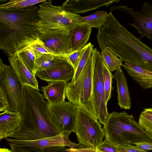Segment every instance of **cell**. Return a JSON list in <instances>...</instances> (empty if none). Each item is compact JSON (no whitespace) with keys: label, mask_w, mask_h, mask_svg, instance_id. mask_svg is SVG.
<instances>
[{"label":"cell","mask_w":152,"mask_h":152,"mask_svg":"<svg viewBox=\"0 0 152 152\" xmlns=\"http://www.w3.org/2000/svg\"><path fill=\"white\" fill-rule=\"evenodd\" d=\"M108 14L103 11H98L91 15L79 18V24H85L91 28L95 27L98 29L106 23Z\"/></svg>","instance_id":"cell-23"},{"label":"cell","mask_w":152,"mask_h":152,"mask_svg":"<svg viewBox=\"0 0 152 152\" xmlns=\"http://www.w3.org/2000/svg\"><path fill=\"white\" fill-rule=\"evenodd\" d=\"M40 0H11L7 3L1 4L0 9H23L33 7L35 5L43 2Z\"/></svg>","instance_id":"cell-26"},{"label":"cell","mask_w":152,"mask_h":152,"mask_svg":"<svg viewBox=\"0 0 152 152\" xmlns=\"http://www.w3.org/2000/svg\"><path fill=\"white\" fill-rule=\"evenodd\" d=\"M96 148L103 152H118L116 145L109 142L105 139Z\"/></svg>","instance_id":"cell-35"},{"label":"cell","mask_w":152,"mask_h":152,"mask_svg":"<svg viewBox=\"0 0 152 152\" xmlns=\"http://www.w3.org/2000/svg\"><path fill=\"white\" fill-rule=\"evenodd\" d=\"M117 84L118 104L122 109L129 110L131 108L130 96L126 78L121 66H118L113 75Z\"/></svg>","instance_id":"cell-19"},{"label":"cell","mask_w":152,"mask_h":152,"mask_svg":"<svg viewBox=\"0 0 152 152\" xmlns=\"http://www.w3.org/2000/svg\"><path fill=\"white\" fill-rule=\"evenodd\" d=\"M119 0H67L61 6L66 10L73 13H86L100 7L109 6Z\"/></svg>","instance_id":"cell-16"},{"label":"cell","mask_w":152,"mask_h":152,"mask_svg":"<svg viewBox=\"0 0 152 152\" xmlns=\"http://www.w3.org/2000/svg\"><path fill=\"white\" fill-rule=\"evenodd\" d=\"M75 69L66 56H58L49 66L38 70L35 75L48 82L63 81L66 83L73 78Z\"/></svg>","instance_id":"cell-14"},{"label":"cell","mask_w":152,"mask_h":152,"mask_svg":"<svg viewBox=\"0 0 152 152\" xmlns=\"http://www.w3.org/2000/svg\"><path fill=\"white\" fill-rule=\"evenodd\" d=\"M9 104L2 91L0 89V111L7 110Z\"/></svg>","instance_id":"cell-36"},{"label":"cell","mask_w":152,"mask_h":152,"mask_svg":"<svg viewBox=\"0 0 152 152\" xmlns=\"http://www.w3.org/2000/svg\"><path fill=\"white\" fill-rule=\"evenodd\" d=\"M17 54L26 67L35 75L38 70L35 65L34 50L26 48Z\"/></svg>","instance_id":"cell-25"},{"label":"cell","mask_w":152,"mask_h":152,"mask_svg":"<svg viewBox=\"0 0 152 152\" xmlns=\"http://www.w3.org/2000/svg\"><path fill=\"white\" fill-rule=\"evenodd\" d=\"M27 48L32 49L34 51L42 53L54 55L49 49L44 45L43 42L39 39L31 44Z\"/></svg>","instance_id":"cell-33"},{"label":"cell","mask_w":152,"mask_h":152,"mask_svg":"<svg viewBox=\"0 0 152 152\" xmlns=\"http://www.w3.org/2000/svg\"><path fill=\"white\" fill-rule=\"evenodd\" d=\"M24 105L20 127L7 137L34 140L58 135L54 129L48 111V102L39 91L24 86Z\"/></svg>","instance_id":"cell-2"},{"label":"cell","mask_w":152,"mask_h":152,"mask_svg":"<svg viewBox=\"0 0 152 152\" xmlns=\"http://www.w3.org/2000/svg\"><path fill=\"white\" fill-rule=\"evenodd\" d=\"M23 122V116L19 112L6 110L0 114V140L17 130Z\"/></svg>","instance_id":"cell-18"},{"label":"cell","mask_w":152,"mask_h":152,"mask_svg":"<svg viewBox=\"0 0 152 152\" xmlns=\"http://www.w3.org/2000/svg\"><path fill=\"white\" fill-rule=\"evenodd\" d=\"M12 152H71L63 146H51L36 151H29L13 145H10Z\"/></svg>","instance_id":"cell-30"},{"label":"cell","mask_w":152,"mask_h":152,"mask_svg":"<svg viewBox=\"0 0 152 152\" xmlns=\"http://www.w3.org/2000/svg\"><path fill=\"white\" fill-rule=\"evenodd\" d=\"M0 152H12V151L8 148H1Z\"/></svg>","instance_id":"cell-40"},{"label":"cell","mask_w":152,"mask_h":152,"mask_svg":"<svg viewBox=\"0 0 152 152\" xmlns=\"http://www.w3.org/2000/svg\"><path fill=\"white\" fill-rule=\"evenodd\" d=\"M24 85L11 66L0 59V89L9 106L7 110L21 113L24 105Z\"/></svg>","instance_id":"cell-7"},{"label":"cell","mask_w":152,"mask_h":152,"mask_svg":"<svg viewBox=\"0 0 152 152\" xmlns=\"http://www.w3.org/2000/svg\"><path fill=\"white\" fill-rule=\"evenodd\" d=\"M70 134H59L34 140H20L9 137H6L5 139L10 145H13L29 151L54 146H63L73 148L84 147L71 141L69 138Z\"/></svg>","instance_id":"cell-10"},{"label":"cell","mask_w":152,"mask_h":152,"mask_svg":"<svg viewBox=\"0 0 152 152\" xmlns=\"http://www.w3.org/2000/svg\"><path fill=\"white\" fill-rule=\"evenodd\" d=\"M142 7L141 10L134 12L132 8L127 6H114L110 8V12L118 10L129 14L133 19V23L129 24L137 30L140 39L145 36L152 40V3L150 5L147 2H145Z\"/></svg>","instance_id":"cell-13"},{"label":"cell","mask_w":152,"mask_h":152,"mask_svg":"<svg viewBox=\"0 0 152 152\" xmlns=\"http://www.w3.org/2000/svg\"><path fill=\"white\" fill-rule=\"evenodd\" d=\"M87 47V45L82 49L77 51L66 56V58L75 69L76 70L79 62Z\"/></svg>","instance_id":"cell-32"},{"label":"cell","mask_w":152,"mask_h":152,"mask_svg":"<svg viewBox=\"0 0 152 152\" xmlns=\"http://www.w3.org/2000/svg\"><path fill=\"white\" fill-rule=\"evenodd\" d=\"M104 85L107 104L111 97V91L113 88L112 83L113 75L104 63L103 69Z\"/></svg>","instance_id":"cell-29"},{"label":"cell","mask_w":152,"mask_h":152,"mask_svg":"<svg viewBox=\"0 0 152 152\" xmlns=\"http://www.w3.org/2000/svg\"><path fill=\"white\" fill-rule=\"evenodd\" d=\"M97 41L101 51L108 49L122 61L152 71V49L121 25L114 17L100 29Z\"/></svg>","instance_id":"cell-1"},{"label":"cell","mask_w":152,"mask_h":152,"mask_svg":"<svg viewBox=\"0 0 152 152\" xmlns=\"http://www.w3.org/2000/svg\"><path fill=\"white\" fill-rule=\"evenodd\" d=\"M143 111L146 113L152 115V108H144Z\"/></svg>","instance_id":"cell-39"},{"label":"cell","mask_w":152,"mask_h":152,"mask_svg":"<svg viewBox=\"0 0 152 152\" xmlns=\"http://www.w3.org/2000/svg\"><path fill=\"white\" fill-rule=\"evenodd\" d=\"M39 9L35 6L23 9H0V23L16 27L38 25Z\"/></svg>","instance_id":"cell-11"},{"label":"cell","mask_w":152,"mask_h":152,"mask_svg":"<svg viewBox=\"0 0 152 152\" xmlns=\"http://www.w3.org/2000/svg\"><path fill=\"white\" fill-rule=\"evenodd\" d=\"M91 28L85 24L75 26L69 34L70 39L71 54L80 50L87 44L91 33Z\"/></svg>","instance_id":"cell-21"},{"label":"cell","mask_w":152,"mask_h":152,"mask_svg":"<svg viewBox=\"0 0 152 152\" xmlns=\"http://www.w3.org/2000/svg\"><path fill=\"white\" fill-rule=\"evenodd\" d=\"M104 62L100 55L97 59L93 76V97L95 108L100 124L104 125L109 113L107 111L104 85Z\"/></svg>","instance_id":"cell-12"},{"label":"cell","mask_w":152,"mask_h":152,"mask_svg":"<svg viewBox=\"0 0 152 152\" xmlns=\"http://www.w3.org/2000/svg\"><path fill=\"white\" fill-rule=\"evenodd\" d=\"M51 0H44L39 5V21L38 25L40 32L50 29H58L69 34L79 23L81 16L69 12L62 6L53 5Z\"/></svg>","instance_id":"cell-5"},{"label":"cell","mask_w":152,"mask_h":152,"mask_svg":"<svg viewBox=\"0 0 152 152\" xmlns=\"http://www.w3.org/2000/svg\"><path fill=\"white\" fill-rule=\"evenodd\" d=\"M71 152H103L98 150L96 148H87L84 147L79 148H68Z\"/></svg>","instance_id":"cell-37"},{"label":"cell","mask_w":152,"mask_h":152,"mask_svg":"<svg viewBox=\"0 0 152 152\" xmlns=\"http://www.w3.org/2000/svg\"><path fill=\"white\" fill-rule=\"evenodd\" d=\"M34 51L35 57V65L38 70L50 65L58 56L53 54L42 53Z\"/></svg>","instance_id":"cell-28"},{"label":"cell","mask_w":152,"mask_h":152,"mask_svg":"<svg viewBox=\"0 0 152 152\" xmlns=\"http://www.w3.org/2000/svg\"><path fill=\"white\" fill-rule=\"evenodd\" d=\"M77 108L69 101L57 104L48 103V115L58 134L75 132Z\"/></svg>","instance_id":"cell-9"},{"label":"cell","mask_w":152,"mask_h":152,"mask_svg":"<svg viewBox=\"0 0 152 152\" xmlns=\"http://www.w3.org/2000/svg\"><path fill=\"white\" fill-rule=\"evenodd\" d=\"M38 39L56 56H66L70 53V35L65 31L48 29L41 32Z\"/></svg>","instance_id":"cell-15"},{"label":"cell","mask_w":152,"mask_h":152,"mask_svg":"<svg viewBox=\"0 0 152 152\" xmlns=\"http://www.w3.org/2000/svg\"><path fill=\"white\" fill-rule=\"evenodd\" d=\"M100 54L96 48H94L80 76L74 83H67L66 90V96L69 102L98 120L94 101L93 76Z\"/></svg>","instance_id":"cell-4"},{"label":"cell","mask_w":152,"mask_h":152,"mask_svg":"<svg viewBox=\"0 0 152 152\" xmlns=\"http://www.w3.org/2000/svg\"><path fill=\"white\" fill-rule=\"evenodd\" d=\"M122 66L142 88H152V71L127 62L123 64Z\"/></svg>","instance_id":"cell-20"},{"label":"cell","mask_w":152,"mask_h":152,"mask_svg":"<svg viewBox=\"0 0 152 152\" xmlns=\"http://www.w3.org/2000/svg\"><path fill=\"white\" fill-rule=\"evenodd\" d=\"M101 56L106 66L111 72L116 70L123 63L120 58L108 49L101 51Z\"/></svg>","instance_id":"cell-24"},{"label":"cell","mask_w":152,"mask_h":152,"mask_svg":"<svg viewBox=\"0 0 152 152\" xmlns=\"http://www.w3.org/2000/svg\"><path fill=\"white\" fill-rule=\"evenodd\" d=\"M118 152H149L138 148L133 145H116Z\"/></svg>","instance_id":"cell-34"},{"label":"cell","mask_w":152,"mask_h":152,"mask_svg":"<svg viewBox=\"0 0 152 152\" xmlns=\"http://www.w3.org/2000/svg\"><path fill=\"white\" fill-rule=\"evenodd\" d=\"M103 129L105 139L115 145L152 142V137L142 128L133 116L125 111L109 113Z\"/></svg>","instance_id":"cell-3"},{"label":"cell","mask_w":152,"mask_h":152,"mask_svg":"<svg viewBox=\"0 0 152 152\" xmlns=\"http://www.w3.org/2000/svg\"><path fill=\"white\" fill-rule=\"evenodd\" d=\"M74 132L79 144L87 148H98L105 136L99 121L79 108L77 112Z\"/></svg>","instance_id":"cell-8"},{"label":"cell","mask_w":152,"mask_h":152,"mask_svg":"<svg viewBox=\"0 0 152 152\" xmlns=\"http://www.w3.org/2000/svg\"><path fill=\"white\" fill-rule=\"evenodd\" d=\"M38 26L16 27L0 23V49L9 56L27 48L38 39Z\"/></svg>","instance_id":"cell-6"},{"label":"cell","mask_w":152,"mask_h":152,"mask_svg":"<svg viewBox=\"0 0 152 152\" xmlns=\"http://www.w3.org/2000/svg\"><path fill=\"white\" fill-rule=\"evenodd\" d=\"M93 47L94 45L91 42L87 44V48L79 62L76 70L75 72L73 78L69 82L70 83H74L80 76L93 52Z\"/></svg>","instance_id":"cell-27"},{"label":"cell","mask_w":152,"mask_h":152,"mask_svg":"<svg viewBox=\"0 0 152 152\" xmlns=\"http://www.w3.org/2000/svg\"><path fill=\"white\" fill-rule=\"evenodd\" d=\"M67 83L63 81L48 83V85L42 87L44 97L48 102L52 104L65 101Z\"/></svg>","instance_id":"cell-22"},{"label":"cell","mask_w":152,"mask_h":152,"mask_svg":"<svg viewBox=\"0 0 152 152\" xmlns=\"http://www.w3.org/2000/svg\"><path fill=\"white\" fill-rule=\"evenodd\" d=\"M8 59L10 66L22 84L39 91L38 82L35 75L26 67L18 55L9 56Z\"/></svg>","instance_id":"cell-17"},{"label":"cell","mask_w":152,"mask_h":152,"mask_svg":"<svg viewBox=\"0 0 152 152\" xmlns=\"http://www.w3.org/2000/svg\"><path fill=\"white\" fill-rule=\"evenodd\" d=\"M138 122L142 128L152 137V115L143 111L140 115Z\"/></svg>","instance_id":"cell-31"},{"label":"cell","mask_w":152,"mask_h":152,"mask_svg":"<svg viewBox=\"0 0 152 152\" xmlns=\"http://www.w3.org/2000/svg\"><path fill=\"white\" fill-rule=\"evenodd\" d=\"M138 148L145 151L152 150V142H143L135 143Z\"/></svg>","instance_id":"cell-38"}]
</instances>
